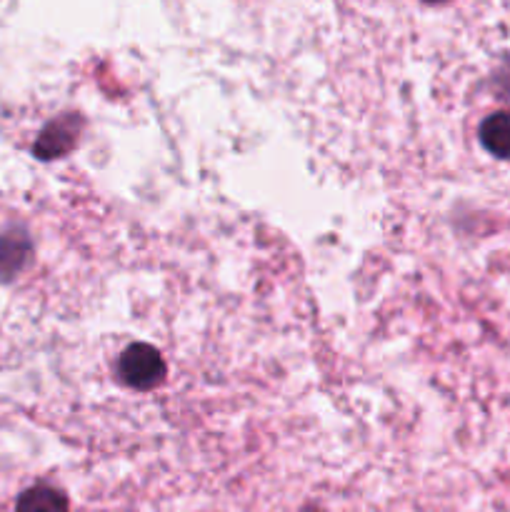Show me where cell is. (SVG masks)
Segmentation results:
<instances>
[{
	"label": "cell",
	"instance_id": "6da1fadb",
	"mask_svg": "<svg viewBox=\"0 0 510 512\" xmlns=\"http://www.w3.org/2000/svg\"><path fill=\"white\" fill-rule=\"evenodd\" d=\"M118 373L125 385L135 390H150L165 378V363L153 345L135 343L120 355Z\"/></svg>",
	"mask_w": 510,
	"mask_h": 512
},
{
	"label": "cell",
	"instance_id": "7a4b0ae2",
	"mask_svg": "<svg viewBox=\"0 0 510 512\" xmlns=\"http://www.w3.org/2000/svg\"><path fill=\"white\" fill-rule=\"evenodd\" d=\"M15 512H70L68 498L50 485H33L15 503Z\"/></svg>",
	"mask_w": 510,
	"mask_h": 512
},
{
	"label": "cell",
	"instance_id": "3957f363",
	"mask_svg": "<svg viewBox=\"0 0 510 512\" xmlns=\"http://www.w3.org/2000/svg\"><path fill=\"white\" fill-rule=\"evenodd\" d=\"M480 143L495 158L510 160V113H495L480 125Z\"/></svg>",
	"mask_w": 510,
	"mask_h": 512
},
{
	"label": "cell",
	"instance_id": "277c9868",
	"mask_svg": "<svg viewBox=\"0 0 510 512\" xmlns=\"http://www.w3.org/2000/svg\"><path fill=\"white\" fill-rule=\"evenodd\" d=\"M425 3H445V0H425Z\"/></svg>",
	"mask_w": 510,
	"mask_h": 512
}]
</instances>
